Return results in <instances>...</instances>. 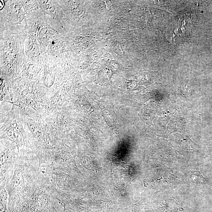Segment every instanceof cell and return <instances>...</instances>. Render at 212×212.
Listing matches in <instances>:
<instances>
[{
  "label": "cell",
  "mask_w": 212,
  "mask_h": 212,
  "mask_svg": "<svg viewBox=\"0 0 212 212\" xmlns=\"http://www.w3.org/2000/svg\"><path fill=\"white\" fill-rule=\"evenodd\" d=\"M41 7L46 13L53 18L59 20H62V11L59 4L55 1H39Z\"/></svg>",
  "instance_id": "1"
}]
</instances>
